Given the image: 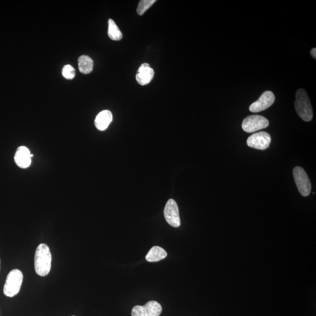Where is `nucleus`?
Masks as SVG:
<instances>
[{
    "mask_svg": "<svg viewBox=\"0 0 316 316\" xmlns=\"http://www.w3.org/2000/svg\"><path fill=\"white\" fill-rule=\"evenodd\" d=\"M113 121V114L109 110L101 111L95 117V126L100 131H104Z\"/></svg>",
    "mask_w": 316,
    "mask_h": 316,
    "instance_id": "obj_11",
    "label": "nucleus"
},
{
    "mask_svg": "<svg viewBox=\"0 0 316 316\" xmlns=\"http://www.w3.org/2000/svg\"><path fill=\"white\" fill-rule=\"evenodd\" d=\"M269 126V121L259 115L248 116L243 120L242 128L245 132L252 133L266 128Z\"/></svg>",
    "mask_w": 316,
    "mask_h": 316,
    "instance_id": "obj_5",
    "label": "nucleus"
},
{
    "mask_svg": "<svg viewBox=\"0 0 316 316\" xmlns=\"http://www.w3.org/2000/svg\"><path fill=\"white\" fill-rule=\"evenodd\" d=\"M132 316H149L146 309L144 306H135L133 308L131 312Z\"/></svg>",
    "mask_w": 316,
    "mask_h": 316,
    "instance_id": "obj_18",
    "label": "nucleus"
},
{
    "mask_svg": "<svg viewBox=\"0 0 316 316\" xmlns=\"http://www.w3.org/2000/svg\"><path fill=\"white\" fill-rule=\"evenodd\" d=\"M293 175L299 193L304 197L311 193L312 185L305 170L302 167L296 166L293 169Z\"/></svg>",
    "mask_w": 316,
    "mask_h": 316,
    "instance_id": "obj_4",
    "label": "nucleus"
},
{
    "mask_svg": "<svg viewBox=\"0 0 316 316\" xmlns=\"http://www.w3.org/2000/svg\"><path fill=\"white\" fill-rule=\"evenodd\" d=\"M156 2V0H141L139 1L137 8L138 14L143 15Z\"/></svg>",
    "mask_w": 316,
    "mask_h": 316,
    "instance_id": "obj_16",
    "label": "nucleus"
},
{
    "mask_svg": "<svg viewBox=\"0 0 316 316\" xmlns=\"http://www.w3.org/2000/svg\"><path fill=\"white\" fill-rule=\"evenodd\" d=\"M311 54L313 58H314V59L316 58V48H314L312 49V51H311Z\"/></svg>",
    "mask_w": 316,
    "mask_h": 316,
    "instance_id": "obj_19",
    "label": "nucleus"
},
{
    "mask_svg": "<svg viewBox=\"0 0 316 316\" xmlns=\"http://www.w3.org/2000/svg\"><path fill=\"white\" fill-rule=\"evenodd\" d=\"M164 217L166 222L172 227L177 228L181 225L178 206L174 200L170 199L166 203Z\"/></svg>",
    "mask_w": 316,
    "mask_h": 316,
    "instance_id": "obj_7",
    "label": "nucleus"
},
{
    "mask_svg": "<svg viewBox=\"0 0 316 316\" xmlns=\"http://www.w3.org/2000/svg\"><path fill=\"white\" fill-rule=\"evenodd\" d=\"M167 255H168V253L162 248L154 246L148 253L145 258L148 262H156L165 259Z\"/></svg>",
    "mask_w": 316,
    "mask_h": 316,
    "instance_id": "obj_12",
    "label": "nucleus"
},
{
    "mask_svg": "<svg viewBox=\"0 0 316 316\" xmlns=\"http://www.w3.org/2000/svg\"><path fill=\"white\" fill-rule=\"evenodd\" d=\"M275 96L271 91H266L260 96L256 101L250 105L249 109L251 112L259 113L270 107L274 104Z\"/></svg>",
    "mask_w": 316,
    "mask_h": 316,
    "instance_id": "obj_8",
    "label": "nucleus"
},
{
    "mask_svg": "<svg viewBox=\"0 0 316 316\" xmlns=\"http://www.w3.org/2000/svg\"><path fill=\"white\" fill-rule=\"evenodd\" d=\"M94 61L87 55H82L78 60L79 69L83 74L91 73L94 69Z\"/></svg>",
    "mask_w": 316,
    "mask_h": 316,
    "instance_id": "obj_13",
    "label": "nucleus"
},
{
    "mask_svg": "<svg viewBox=\"0 0 316 316\" xmlns=\"http://www.w3.org/2000/svg\"><path fill=\"white\" fill-rule=\"evenodd\" d=\"M52 255L49 247L45 244H39L35 255L36 273L41 277H45L51 271Z\"/></svg>",
    "mask_w": 316,
    "mask_h": 316,
    "instance_id": "obj_1",
    "label": "nucleus"
},
{
    "mask_svg": "<svg viewBox=\"0 0 316 316\" xmlns=\"http://www.w3.org/2000/svg\"></svg>",
    "mask_w": 316,
    "mask_h": 316,
    "instance_id": "obj_21",
    "label": "nucleus"
},
{
    "mask_svg": "<svg viewBox=\"0 0 316 316\" xmlns=\"http://www.w3.org/2000/svg\"><path fill=\"white\" fill-rule=\"evenodd\" d=\"M248 146L259 150L267 149L271 142V137L268 132L264 131L255 133L247 139Z\"/></svg>",
    "mask_w": 316,
    "mask_h": 316,
    "instance_id": "obj_6",
    "label": "nucleus"
},
{
    "mask_svg": "<svg viewBox=\"0 0 316 316\" xmlns=\"http://www.w3.org/2000/svg\"><path fill=\"white\" fill-rule=\"evenodd\" d=\"M76 70L70 64H66L63 67V75L65 79L72 80L75 77Z\"/></svg>",
    "mask_w": 316,
    "mask_h": 316,
    "instance_id": "obj_17",
    "label": "nucleus"
},
{
    "mask_svg": "<svg viewBox=\"0 0 316 316\" xmlns=\"http://www.w3.org/2000/svg\"><path fill=\"white\" fill-rule=\"evenodd\" d=\"M155 72L150 65L144 63L141 65L136 74V80L141 86L147 85L153 79Z\"/></svg>",
    "mask_w": 316,
    "mask_h": 316,
    "instance_id": "obj_9",
    "label": "nucleus"
},
{
    "mask_svg": "<svg viewBox=\"0 0 316 316\" xmlns=\"http://www.w3.org/2000/svg\"><path fill=\"white\" fill-rule=\"evenodd\" d=\"M0 263H1V260H0Z\"/></svg>",
    "mask_w": 316,
    "mask_h": 316,
    "instance_id": "obj_20",
    "label": "nucleus"
},
{
    "mask_svg": "<svg viewBox=\"0 0 316 316\" xmlns=\"http://www.w3.org/2000/svg\"><path fill=\"white\" fill-rule=\"evenodd\" d=\"M144 306L149 316H159L162 311V306L154 300L147 302Z\"/></svg>",
    "mask_w": 316,
    "mask_h": 316,
    "instance_id": "obj_15",
    "label": "nucleus"
},
{
    "mask_svg": "<svg viewBox=\"0 0 316 316\" xmlns=\"http://www.w3.org/2000/svg\"><path fill=\"white\" fill-rule=\"evenodd\" d=\"M295 107L297 114L303 121L311 122L314 112L308 94L304 89H300L297 91Z\"/></svg>",
    "mask_w": 316,
    "mask_h": 316,
    "instance_id": "obj_2",
    "label": "nucleus"
},
{
    "mask_svg": "<svg viewBox=\"0 0 316 316\" xmlns=\"http://www.w3.org/2000/svg\"><path fill=\"white\" fill-rule=\"evenodd\" d=\"M23 281V274L19 269H15L8 274L4 286V295L12 297L19 293Z\"/></svg>",
    "mask_w": 316,
    "mask_h": 316,
    "instance_id": "obj_3",
    "label": "nucleus"
},
{
    "mask_svg": "<svg viewBox=\"0 0 316 316\" xmlns=\"http://www.w3.org/2000/svg\"><path fill=\"white\" fill-rule=\"evenodd\" d=\"M108 35L113 41H120L123 38L122 32L112 19L108 20Z\"/></svg>",
    "mask_w": 316,
    "mask_h": 316,
    "instance_id": "obj_14",
    "label": "nucleus"
},
{
    "mask_svg": "<svg viewBox=\"0 0 316 316\" xmlns=\"http://www.w3.org/2000/svg\"><path fill=\"white\" fill-rule=\"evenodd\" d=\"M33 155L31 154L30 151L26 147L21 146L17 149L15 154L14 160L17 165L20 168L26 169L29 168L32 163V158Z\"/></svg>",
    "mask_w": 316,
    "mask_h": 316,
    "instance_id": "obj_10",
    "label": "nucleus"
}]
</instances>
